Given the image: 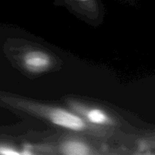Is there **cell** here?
Instances as JSON below:
<instances>
[{
	"mask_svg": "<svg viewBox=\"0 0 155 155\" xmlns=\"http://www.w3.org/2000/svg\"><path fill=\"white\" fill-rule=\"evenodd\" d=\"M24 109L40 114L54 125L74 132H82L87 129V122L77 113L61 107H48L30 102H22Z\"/></svg>",
	"mask_w": 155,
	"mask_h": 155,
	"instance_id": "1",
	"label": "cell"
},
{
	"mask_svg": "<svg viewBox=\"0 0 155 155\" xmlns=\"http://www.w3.org/2000/svg\"><path fill=\"white\" fill-rule=\"evenodd\" d=\"M22 64L26 71L33 74L46 71L52 64L51 57L40 50H30L23 54Z\"/></svg>",
	"mask_w": 155,
	"mask_h": 155,
	"instance_id": "2",
	"label": "cell"
},
{
	"mask_svg": "<svg viewBox=\"0 0 155 155\" xmlns=\"http://www.w3.org/2000/svg\"><path fill=\"white\" fill-rule=\"evenodd\" d=\"M71 106L74 111L80 115L86 122L95 126H111L113 120L105 110L97 107H84L79 104L71 103Z\"/></svg>",
	"mask_w": 155,
	"mask_h": 155,
	"instance_id": "3",
	"label": "cell"
},
{
	"mask_svg": "<svg viewBox=\"0 0 155 155\" xmlns=\"http://www.w3.org/2000/svg\"><path fill=\"white\" fill-rule=\"evenodd\" d=\"M61 151L68 155H86L91 153V149L84 142L77 140H70L64 142L61 146Z\"/></svg>",
	"mask_w": 155,
	"mask_h": 155,
	"instance_id": "4",
	"label": "cell"
},
{
	"mask_svg": "<svg viewBox=\"0 0 155 155\" xmlns=\"http://www.w3.org/2000/svg\"><path fill=\"white\" fill-rule=\"evenodd\" d=\"M0 154L1 155H19L20 151L9 145H0Z\"/></svg>",
	"mask_w": 155,
	"mask_h": 155,
	"instance_id": "5",
	"label": "cell"
},
{
	"mask_svg": "<svg viewBox=\"0 0 155 155\" xmlns=\"http://www.w3.org/2000/svg\"><path fill=\"white\" fill-rule=\"evenodd\" d=\"M23 154H32L33 151H32V148L29 145H25L23 147V151L21 152Z\"/></svg>",
	"mask_w": 155,
	"mask_h": 155,
	"instance_id": "6",
	"label": "cell"
},
{
	"mask_svg": "<svg viewBox=\"0 0 155 155\" xmlns=\"http://www.w3.org/2000/svg\"><path fill=\"white\" fill-rule=\"evenodd\" d=\"M78 1L81 2H88L89 0H78Z\"/></svg>",
	"mask_w": 155,
	"mask_h": 155,
	"instance_id": "7",
	"label": "cell"
}]
</instances>
